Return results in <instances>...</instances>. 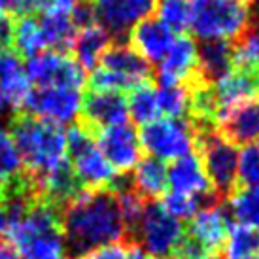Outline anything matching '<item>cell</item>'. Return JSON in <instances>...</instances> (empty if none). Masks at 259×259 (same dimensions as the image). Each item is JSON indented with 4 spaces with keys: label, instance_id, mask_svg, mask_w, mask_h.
Listing matches in <instances>:
<instances>
[{
    "label": "cell",
    "instance_id": "1",
    "mask_svg": "<svg viewBox=\"0 0 259 259\" xmlns=\"http://www.w3.org/2000/svg\"><path fill=\"white\" fill-rule=\"evenodd\" d=\"M63 235L68 259L127 238L119 204L110 189H81L63 208Z\"/></svg>",
    "mask_w": 259,
    "mask_h": 259
},
{
    "label": "cell",
    "instance_id": "2",
    "mask_svg": "<svg viewBox=\"0 0 259 259\" xmlns=\"http://www.w3.org/2000/svg\"><path fill=\"white\" fill-rule=\"evenodd\" d=\"M8 133L21 155L23 168L32 176L46 174L66 161V133L61 125L15 112Z\"/></svg>",
    "mask_w": 259,
    "mask_h": 259
},
{
    "label": "cell",
    "instance_id": "3",
    "mask_svg": "<svg viewBox=\"0 0 259 259\" xmlns=\"http://www.w3.org/2000/svg\"><path fill=\"white\" fill-rule=\"evenodd\" d=\"M6 235L21 259H68L63 210L50 202L36 199L21 222L8 225Z\"/></svg>",
    "mask_w": 259,
    "mask_h": 259
},
{
    "label": "cell",
    "instance_id": "4",
    "mask_svg": "<svg viewBox=\"0 0 259 259\" xmlns=\"http://www.w3.org/2000/svg\"><path fill=\"white\" fill-rule=\"evenodd\" d=\"M189 29L202 42H233L257 19V0H189Z\"/></svg>",
    "mask_w": 259,
    "mask_h": 259
},
{
    "label": "cell",
    "instance_id": "5",
    "mask_svg": "<svg viewBox=\"0 0 259 259\" xmlns=\"http://www.w3.org/2000/svg\"><path fill=\"white\" fill-rule=\"evenodd\" d=\"M195 148L212 189L220 199H229L238 189V150L218 129L195 133Z\"/></svg>",
    "mask_w": 259,
    "mask_h": 259
},
{
    "label": "cell",
    "instance_id": "6",
    "mask_svg": "<svg viewBox=\"0 0 259 259\" xmlns=\"http://www.w3.org/2000/svg\"><path fill=\"white\" fill-rule=\"evenodd\" d=\"M66 153L72 161V170L85 189H106L115 170L97 148L95 135L83 123H74L66 133Z\"/></svg>",
    "mask_w": 259,
    "mask_h": 259
},
{
    "label": "cell",
    "instance_id": "7",
    "mask_svg": "<svg viewBox=\"0 0 259 259\" xmlns=\"http://www.w3.org/2000/svg\"><path fill=\"white\" fill-rule=\"evenodd\" d=\"M140 144L159 161H176L195 148V131L187 117H157L142 127Z\"/></svg>",
    "mask_w": 259,
    "mask_h": 259
},
{
    "label": "cell",
    "instance_id": "8",
    "mask_svg": "<svg viewBox=\"0 0 259 259\" xmlns=\"http://www.w3.org/2000/svg\"><path fill=\"white\" fill-rule=\"evenodd\" d=\"M184 225L166 212L159 201L146 202L133 244L155 257H168L184 235Z\"/></svg>",
    "mask_w": 259,
    "mask_h": 259
},
{
    "label": "cell",
    "instance_id": "9",
    "mask_svg": "<svg viewBox=\"0 0 259 259\" xmlns=\"http://www.w3.org/2000/svg\"><path fill=\"white\" fill-rule=\"evenodd\" d=\"M27 78L38 87H63L81 91L87 83V74L68 53L48 50L27 59Z\"/></svg>",
    "mask_w": 259,
    "mask_h": 259
},
{
    "label": "cell",
    "instance_id": "10",
    "mask_svg": "<svg viewBox=\"0 0 259 259\" xmlns=\"http://www.w3.org/2000/svg\"><path fill=\"white\" fill-rule=\"evenodd\" d=\"M97 25L108 32L112 42H127L135 25L155 15L159 0H95Z\"/></svg>",
    "mask_w": 259,
    "mask_h": 259
},
{
    "label": "cell",
    "instance_id": "11",
    "mask_svg": "<svg viewBox=\"0 0 259 259\" xmlns=\"http://www.w3.org/2000/svg\"><path fill=\"white\" fill-rule=\"evenodd\" d=\"M79 110H81L79 91L63 89V87H38L30 91L21 112L63 127V123H70L79 117Z\"/></svg>",
    "mask_w": 259,
    "mask_h": 259
},
{
    "label": "cell",
    "instance_id": "12",
    "mask_svg": "<svg viewBox=\"0 0 259 259\" xmlns=\"http://www.w3.org/2000/svg\"><path fill=\"white\" fill-rule=\"evenodd\" d=\"M95 138L99 140V150L104 155L114 170L119 172H131L138 161L142 159V144L137 129L123 123L108 129L99 131Z\"/></svg>",
    "mask_w": 259,
    "mask_h": 259
},
{
    "label": "cell",
    "instance_id": "13",
    "mask_svg": "<svg viewBox=\"0 0 259 259\" xmlns=\"http://www.w3.org/2000/svg\"><path fill=\"white\" fill-rule=\"evenodd\" d=\"M129 119L127 99L123 93H108V91H89L81 97V110L78 121L83 123L93 135L99 131L123 125Z\"/></svg>",
    "mask_w": 259,
    "mask_h": 259
},
{
    "label": "cell",
    "instance_id": "14",
    "mask_svg": "<svg viewBox=\"0 0 259 259\" xmlns=\"http://www.w3.org/2000/svg\"><path fill=\"white\" fill-rule=\"evenodd\" d=\"M157 81L163 85L180 83L186 87H191L201 81L197 74V44L193 38L187 34L176 36L172 48L159 63Z\"/></svg>",
    "mask_w": 259,
    "mask_h": 259
},
{
    "label": "cell",
    "instance_id": "15",
    "mask_svg": "<svg viewBox=\"0 0 259 259\" xmlns=\"http://www.w3.org/2000/svg\"><path fill=\"white\" fill-rule=\"evenodd\" d=\"M218 133L235 146H250L259 140V99L225 108L218 117Z\"/></svg>",
    "mask_w": 259,
    "mask_h": 259
},
{
    "label": "cell",
    "instance_id": "16",
    "mask_svg": "<svg viewBox=\"0 0 259 259\" xmlns=\"http://www.w3.org/2000/svg\"><path fill=\"white\" fill-rule=\"evenodd\" d=\"M176 34L159 17L151 15L133 27L129 32V46L140 53L148 63H161L172 48Z\"/></svg>",
    "mask_w": 259,
    "mask_h": 259
},
{
    "label": "cell",
    "instance_id": "17",
    "mask_svg": "<svg viewBox=\"0 0 259 259\" xmlns=\"http://www.w3.org/2000/svg\"><path fill=\"white\" fill-rule=\"evenodd\" d=\"M166 180L170 191L180 195L197 197L212 191V186L202 168L201 157L195 153H187L184 157L172 161L170 166H166Z\"/></svg>",
    "mask_w": 259,
    "mask_h": 259
},
{
    "label": "cell",
    "instance_id": "18",
    "mask_svg": "<svg viewBox=\"0 0 259 259\" xmlns=\"http://www.w3.org/2000/svg\"><path fill=\"white\" fill-rule=\"evenodd\" d=\"M233 227V218L220 206L206 210H199L187 225V233L199 238L208 246L214 253H218L225 244V238Z\"/></svg>",
    "mask_w": 259,
    "mask_h": 259
},
{
    "label": "cell",
    "instance_id": "19",
    "mask_svg": "<svg viewBox=\"0 0 259 259\" xmlns=\"http://www.w3.org/2000/svg\"><path fill=\"white\" fill-rule=\"evenodd\" d=\"M101 66L112 72L123 74L127 78L135 79L137 83L151 81L153 68L140 53L133 50L129 42H112L108 50L102 53Z\"/></svg>",
    "mask_w": 259,
    "mask_h": 259
},
{
    "label": "cell",
    "instance_id": "20",
    "mask_svg": "<svg viewBox=\"0 0 259 259\" xmlns=\"http://www.w3.org/2000/svg\"><path fill=\"white\" fill-rule=\"evenodd\" d=\"M212 93H214L216 104L220 108V114H222L223 110L233 106V104L259 99V76L233 68L227 76H223L220 81L212 85ZM220 114H218V117H220Z\"/></svg>",
    "mask_w": 259,
    "mask_h": 259
},
{
    "label": "cell",
    "instance_id": "21",
    "mask_svg": "<svg viewBox=\"0 0 259 259\" xmlns=\"http://www.w3.org/2000/svg\"><path fill=\"white\" fill-rule=\"evenodd\" d=\"M233 70V48L227 40H206L197 46V74L202 83L214 85Z\"/></svg>",
    "mask_w": 259,
    "mask_h": 259
},
{
    "label": "cell",
    "instance_id": "22",
    "mask_svg": "<svg viewBox=\"0 0 259 259\" xmlns=\"http://www.w3.org/2000/svg\"><path fill=\"white\" fill-rule=\"evenodd\" d=\"M110 44H112V36L108 32L99 25H93L89 29L78 30L70 51L74 53V61L83 70L93 72L99 66L102 53L108 50Z\"/></svg>",
    "mask_w": 259,
    "mask_h": 259
},
{
    "label": "cell",
    "instance_id": "23",
    "mask_svg": "<svg viewBox=\"0 0 259 259\" xmlns=\"http://www.w3.org/2000/svg\"><path fill=\"white\" fill-rule=\"evenodd\" d=\"M135 189L142 195L146 201H157L166 193L168 180H166V165L155 157H144L138 161L133 172Z\"/></svg>",
    "mask_w": 259,
    "mask_h": 259
},
{
    "label": "cell",
    "instance_id": "24",
    "mask_svg": "<svg viewBox=\"0 0 259 259\" xmlns=\"http://www.w3.org/2000/svg\"><path fill=\"white\" fill-rule=\"evenodd\" d=\"M233 68L259 76V19L240 32L233 42Z\"/></svg>",
    "mask_w": 259,
    "mask_h": 259
},
{
    "label": "cell",
    "instance_id": "25",
    "mask_svg": "<svg viewBox=\"0 0 259 259\" xmlns=\"http://www.w3.org/2000/svg\"><path fill=\"white\" fill-rule=\"evenodd\" d=\"M40 29H42V36L46 42V48H51L53 51L59 53H68L76 38V29H74L70 15H40Z\"/></svg>",
    "mask_w": 259,
    "mask_h": 259
},
{
    "label": "cell",
    "instance_id": "26",
    "mask_svg": "<svg viewBox=\"0 0 259 259\" xmlns=\"http://www.w3.org/2000/svg\"><path fill=\"white\" fill-rule=\"evenodd\" d=\"M46 50L40 21L36 15H23L15 19L14 29V51L19 57H34Z\"/></svg>",
    "mask_w": 259,
    "mask_h": 259
},
{
    "label": "cell",
    "instance_id": "27",
    "mask_svg": "<svg viewBox=\"0 0 259 259\" xmlns=\"http://www.w3.org/2000/svg\"><path fill=\"white\" fill-rule=\"evenodd\" d=\"M222 250L227 259H257L259 231L242 223L233 225Z\"/></svg>",
    "mask_w": 259,
    "mask_h": 259
},
{
    "label": "cell",
    "instance_id": "28",
    "mask_svg": "<svg viewBox=\"0 0 259 259\" xmlns=\"http://www.w3.org/2000/svg\"><path fill=\"white\" fill-rule=\"evenodd\" d=\"M129 115L137 125H148L159 117L157 97H155V87L151 81L138 83L135 89H131L129 101H127Z\"/></svg>",
    "mask_w": 259,
    "mask_h": 259
},
{
    "label": "cell",
    "instance_id": "29",
    "mask_svg": "<svg viewBox=\"0 0 259 259\" xmlns=\"http://www.w3.org/2000/svg\"><path fill=\"white\" fill-rule=\"evenodd\" d=\"M231 218L259 231V187H238L229 197Z\"/></svg>",
    "mask_w": 259,
    "mask_h": 259
},
{
    "label": "cell",
    "instance_id": "30",
    "mask_svg": "<svg viewBox=\"0 0 259 259\" xmlns=\"http://www.w3.org/2000/svg\"><path fill=\"white\" fill-rule=\"evenodd\" d=\"M159 114L166 117H187L189 114V89L180 83H159L155 89Z\"/></svg>",
    "mask_w": 259,
    "mask_h": 259
},
{
    "label": "cell",
    "instance_id": "31",
    "mask_svg": "<svg viewBox=\"0 0 259 259\" xmlns=\"http://www.w3.org/2000/svg\"><path fill=\"white\" fill-rule=\"evenodd\" d=\"M155 14L172 32L184 34V30L189 29V19H191L189 0H163Z\"/></svg>",
    "mask_w": 259,
    "mask_h": 259
},
{
    "label": "cell",
    "instance_id": "32",
    "mask_svg": "<svg viewBox=\"0 0 259 259\" xmlns=\"http://www.w3.org/2000/svg\"><path fill=\"white\" fill-rule=\"evenodd\" d=\"M89 85L91 91H108V93H123V91H131L138 85L135 79L127 78L123 74L106 70L102 66H97L91 76H89Z\"/></svg>",
    "mask_w": 259,
    "mask_h": 259
},
{
    "label": "cell",
    "instance_id": "33",
    "mask_svg": "<svg viewBox=\"0 0 259 259\" xmlns=\"http://www.w3.org/2000/svg\"><path fill=\"white\" fill-rule=\"evenodd\" d=\"M238 187H259V146H244L238 153Z\"/></svg>",
    "mask_w": 259,
    "mask_h": 259
},
{
    "label": "cell",
    "instance_id": "34",
    "mask_svg": "<svg viewBox=\"0 0 259 259\" xmlns=\"http://www.w3.org/2000/svg\"><path fill=\"white\" fill-rule=\"evenodd\" d=\"M23 170V161L6 129H0V178L6 180Z\"/></svg>",
    "mask_w": 259,
    "mask_h": 259
},
{
    "label": "cell",
    "instance_id": "35",
    "mask_svg": "<svg viewBox=\"0 0 259 259\" xmlns=\"http://www.w3.org/2000/svg\"><path fill=\"white\" fill-rule=\"evenodd\" d=\"M161 206H163L172 218H176L178 222H180V220H191V218L199 212V204H197V199H195V197L174 193V191H168V193L163 195Z\"/></svg>",
    "mask_w": 259,
    "mask_h": 259
},
{
    "label": "cell",
    "instance_id": "36",
    "mask_svg": "<svg viewBox=\"0 0 259 259\" xmlns=\"http://www.w3.org/2000/svg\"><path fill=\"white\" fill-rule=\"evenodd\" d=\"M172 259H212L216 257V253L210 250L208 246L201 242L199 238H195L193 235H189L187 231H184L182 238L178 240L176 248L172 250Z\"/></svg>",
    "mask_w": 259,
    "mask_h": 259
},
{
    "label": "cell",
    "instance_id": "37",
    "mask_svg": "<svg viewBox=\"0 0 259 259\" xmlns=\"http://www.w3.org/2000/svg\"><path fill=\"white\" fill-rule=\"evenodd\" d=\"M70 21H72L74 29L83 30L97 25V15H95V6L91 0H79L76 2L70 12Z\"/></svg>",
    "mask_w": 259,
    "mask_h": 259
},
{
    "label": "cell",
    "instance_id": "38",
    "mask_svg": "<svg viewBox=\"0 0 259 259\" xmlns=\"http://www.w3.org/2000/svg\"><path fill=\"white\" fill-rule=\"evenodd\" d=\"M129 248H131L129 242H127V240H121V242H114V244L95 248V250L87 252L85 255H81V257H78V259H127Z\"/></svg>",
    "mask_w": 259,
    "mask_h": 259
},
{
    "label": "cell",
    "instance_id": "39",
    "mask_svg": "<svg viewBox=\"0 0 259 259\" xmlns=\"http://www.w3.org/2000/svg\"><path fill=\"white\" fill-rule=\"evenodd\" d=\"M14 29H15V17L2 12L0 14V50H12L14 51Z\"/></svg>",
    "mask_w": 259,
    "mask_h": 259
},
{
    "label": "cell",
    "instance_id": "40",
    "mask_svg": "<svg viewBox=\"0 0 259 259\" xmlns=\"http://www.w3.org/2000/svg\"><path fill=\"white\" fill-rule=\"evenodd\" d=\"M23 63L19 55L12 50H0V79L8 76L10 72H14L17 68H21Z\"/></svg>",
    "mask_w": 259,
    "mask_h": 259
},
{
    "label": "cell",
    "instance_id": "41",
    "mask_svg": "<svg viewBox=\"0 0 259 259\" xmlns=\"http://www.w3.org/2000/svg\"><path fill=\"white\" fill-rule=\"evenodd\" d=\"M0 259H21V255L8 240H0Z\"/></svg>",
    "mask_w": 259,
    "mask_h": 259
},
{
    "label": "cell",
    "instance_id": "42",
    "mask_svg": "<svg viewBox=\"0 0 259 259\" xmlns=\"http://www.w3.org/2000/svg\"><path fill=\"white\" fill-rule=\"evenodd\" d=\"M127 259H166V257H155V255H148V253H146L142 248H138L137 244H131Z\"/></svg>",
    "mask_w": 259,
    "mask_h": 259
},
{
    "label": "cell",
    "instance_id": "43",
    "mask_svg": "<svg viewBox=\"0 0 259 259\" xmlns=\"http://www.w3.org/2000/svg\"><path fill=\"white\" fill-rule=\"evenodd\" d=\"M6 102H4V99H2V97H0V117H2V115L6 114Z\"/></svg>",
    "mask_w": 259,
    "mask_h": 259
},
{
    "label": "cell",
    "instance_id": "44",
    "mask_svg": "<svg viewBox=\"0 0 259 259\" xmlns=\"http://www.w3.org/2000/svg\"><path fill=\"white\" fill-rule=\"evenodd\" d=\"M2 193H4V180L0 178V201H2Z\"/></svg>",
    "mask_w": 259,
    "mask_h": 259
},
{
    "label": "cell",
    "instance_id": "45",
    "mask_svg": "<svg viewBox=\"0 0 259 259\" xmlns=\"http://www.w3.org/2000/svg\"><path fill=\"white\" fill-rule=\"evenodd\" d=\"M257 19H259V12H257Z\"/></svg>",
    "mask_w": 259,
    "mask_h": 259
},
{
    "label": "cell",
    "instance_id": "46",
    "mask_svg": "<svg viewBox=\"0 0 259 259\" xmlns=\"http://www.w3.org/2000/svg\"><path fill=\"white\" fill-rule=\"evenodd\" d=\"M257 259H259V257H257Z\"/></svg>",
    "mask_w": 259,
    "mask_h": 259
}]
</instances>
